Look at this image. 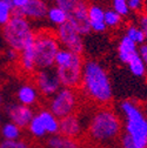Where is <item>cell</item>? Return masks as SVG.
<instances>
[{"label":"cell","mask_w":147,"mask_h":148,"mask_svg":"<svg viewBox=\"0 0 147 148\" xmlns=\"http://www.w3.org/2000/svg\"><path fill=\"white\" fill-rule=\"evenodd\" d=\"M84 62L85 61L82 59V55L73 53V57L68 64L61 67H56V73L61 87L72 89H77L80 87Z\"/></svg>","instance_id":"cell-7"},{"label":"cell","mask_w":147,"mask_h":148,"mask_svg":"<svg viewBox=\"0 0 147 148\" xmlns=\"http://www.w3.org/2000/svg\"><path fill=\"white\" fill-rule=\"evenodd\" d=\"M78 105H79V97L77 93V89L61 87L49 99L47 109L60 120L65 116L76 114Z\"/></svg>","instance_id":"cell-6"},{"label":"cell","mask_w":147,"mask_h":148,"mask_svg":"<svg viewBox=\"0 0 147 148\" xmlns=\"http://www.w3.org/2000/svg\"><path fill=\"white\" fill-rule=\"evenodd\" d=\"M80 87L84 95L100 107H106L113 99L111 80L106 69L98 61L84 62Z\"/></svg>","instance_id":"cell-1"},{"label":"cell","mask_w":147,"mask_h":148,"mask_svg":"<svg viewBox=\"0 0 147 148\" xmlns=\"http://www.w3.org/2000/svg\"><path fill=\"white\" fill-rule=\"evenodd\" d=\"M127 65H128V69L131 71V73L138 78H142L146 74V64L139 57V54H135L134 57L127 62Z\"/></svg>","instance_id":"cell-23"},{"label":"cell","mask_w":147,"mask_h":148,"mask_svg":"<svg viewBox=\"0 0 147 148\" xmlns=\"http://www.w3.org/2000/svg\"><path fill=\"white\" fill-rule=\"evenodd\" d=\"M47 148H82V146L78 139H71L57 134L47 139Z\"/></svg>","instance_id":"cell-19"},{"label":"cell","mask_w":147,"mask_h":148,"mask_svg":"<svg viewBox=\"0 0 147 148\" xmlns=\"http://www.w3.org/2000/svg\"><path fill=\"white\" fill-rule=\"evenodd\" d=\"M16 99L18 103L33 107L39 100V92L33 84H24L16 92Z\"/></svg>","instance_id":"cell-15"},{"label":"cell","mask_w":147,"mask_h":148,"mask_svg":"<svg viewBox=\"0 0 147 148\" xmlns=\"http://www.w3.org/2000/svg\"><path fill=\"white\" fill-rule=\"evenodd\" d=\"M56 35L59 44H61L65 47V49L74 54L82 55L84 40L81 38V35L77 32V29L72 26L69 21L65 23L61 26H58L56 31Z\"/></svg>","instance_id":"cell-8"},{"label":"cell","mask_w":147,"mask_h":148,"mask_svg":"<svg viewBox=\"0 0 147 148\" xmlns=\"http://www.w3.org/2000/svg\"><path fill=\"white\" fill-rule=\"evenodd\" d=\"M138 54H139V57L142 59V61L147 65V44H142L138 47Z\"/></svg>","instance_id":"cell-33"},{"label":"cell","mask_w":147,"mask_h":148,"mask_svg":"<svg viewBox=\"0 0 147 148\" xmlns=\"http://www.w3.org/2000/svg\"><path fill=\"white\" fill-rule=\"evenodd\" d=\"M1 103H3V98H1V95H0V106H1Z\"/></svg>","instance_id":"cell-37"},{"label":"cell","mask_w":147,"mask_h":148,"mask_svg":"<svg viewBox=\"0 0 147 148\" xmlns=\"http://www.w3.org/2000/svg\"><path fill=\"white\" fill-rule=\"evenodd\" d=\"M135 54H138V45H135L131 39L124 35L118 45V57L122 64H127Z\"/></svg>","instance_id":"cell-18"},{"label":"cell","mask_w":147,"mask_h":148,"mask_svg":"<svg viewBox=\"0 0 147 148\" xmlns=\"http://www.w3.org/2000/svg\"><path fill=\"white\" fill-rule=\"evenodd\" d=\"M0 148H32L31 143L24 139L15 140V141H0Z\"/></svg>","instance_id":"cell-28"},{"label":"cell","mask_w":147,"mask_h":148,"mask_svg":"<svg viewBox=\"0 0 147 148\" xmlns=\"http://www.w3.org/2000/svg\"><path fill=\"white\" fill-rule=\"evenodd\" d=\"M0 135L5 141H15L23 139V129L15 123L7 121L0 126Z\"/></svg>","instance_id":"cell-20"},{"label":"cell","mask_w":147,"mask_h":148,"mask_svg":"<svg viewBox=\"0 0 147 148\" xmlns=\"http://www.w3.org/2000/svg\"><path fill=\"white\" fill-rule=\"evenodd\" d=\"M68 21L82 36L91 32L88 23V4L86 0H79L77 7L68 14Z\"/></svg>","instance_id":"cell-11"},{"label":"cell","mask_w":147,"mask_h":148,"mask_svg":"<svg viewBox=\"0 0 147 148\" xmlns=\"http://www.w3.org/2000/svg\"><path fill=\"white\" fill-rule=\"evenodd\" d=\"M45 3H47V1H54V0H44Z\"/></svg>","instance_id":"cell-38"},{"label":"cell","mask_w":147,"mask_h":148,"mask_svg":"<svg viewBox=\"0 0 147 148\" xmlns=\"http://www.w3.org/2000/svg\"><path fill=\"white\" fill-rule=\"evenodd\" d=\"M5 112L8 120L15 123L21 129L27 128L30 122L32 121L35 112L32 107H27L20 103H10L5 107Z\"/></svg>","instance_id":"cell-10"},{"label":"cell","mask_w":147,"mask_h":148,"mask_svg":"<svg viewBox=\"0 0 147 148\" xmlns=\"http://www.w3.org/2000/svg\"><path fill=\"white\" fill-rule=\"evenodd\" d=\"M13 5L11 0H0V26H5L12 18Z\"/></svg>","instance_id":"cell-24"},{"label":"cell","mask_w":147,"mask_h":148,"mask_svg":"<svg viewBox=\"0 0 147 148\" xmlns=\"http://www.w3.org/2000/svg\"><path fill=\"white\" fill-rule=\"evenodd\" d=\"M104 20L106 24V27L109 28H115L118 27L121 21H122V16L120 14H118L115 11L113 10H107L105 11V15H104Z\"/></svg>","instance_id":"cell-26"},{"label":"cell","mask_w":147,"mask_h":148,"mask_svg":"<svg viewBox=\"0 0 147 148\" xmlns=\"http://www.w3.org/2000/svg\"><path fill=\"white\" fill-rule=\"evenodd\" d=\"M139 27L142 31L145 38L147 40V13H141L139 16Z\"/></svg>","instance_id":"cell-32"},{"label":"cell","mask_w":147,"mask_h":148,"mask_svg":"<svg viewBox=\"0 0 147 148\" xmlns=\"http://www.w3.org/2000/svg\"><path fill=\"white\" fill-rule=\"evenodd\" d=\"M3 36L10 48L20 52L26 42L34 36V32L27 19L23 16H13L3 26Z\"/></svg>","instance_id":"cell-5"},{"label":"cell","mask_w":147,"mask_h":148,"mask_svg":"<svg viewBox=\"0 0 147 148\" xmlns=\"http://www.w3.org/2000/svg\"><path fill=\"white\" fill-rule=\"evenodd\" d=\"M35 115L41 121L48 136L59 134V119L53 115L47 108H41L35 113Z\"/></svg>","instance_id":"cell-17"},{"label":"cell","mask_w":147,"mask_h":148,"mask_svg":"<svg viewBox=\"0 0 147 148\" xmlns=\"http://www.w3.org/2000/svg\"><path fill=\"white\" fill-rule=\"evenodd\" d=\"M60 44L57 39L56 31L41 29L34 32V52H35V66L38 69H48L54 66V59Z\"/></svg>","instance_id":"cell-4"},{"label":"cell","mask_w":147,"mask_h":148,"mask_svg":"<svg viewBox=\"0 0 147 148\" xmlns=\"http://www.w3.org/2000/svg\"><path fill=\"white\" fill-rule=\"evenodd\" d=\"M120 110L124 115L122 128L131 138L134 148H147V116L142 109L134 101L124 100Z\"/></svg>","instance_id":"cell-3"},{"label":"cell","mask_w":147,"mask_h":148,"mask_svg":"<svg viewBox=\"0 0 147 148\" xmlns=\"http://www.w3.org/2000/svg\"><path fill=\"white\" fill-rule=\"evenodd\" d=\"M144 1H145V0H127L130 11L141 12V10L144 7Z\"/></svg>","instance_id":"cell-31"},{"label":"cell","mask_w":147,"mask_h":148,"mask_svg":"<svg viewBox=\"0 0 147 148\" xmlns=\"http://www.w3.org/2000/svg\"><path fill=\"white\" fill-rule=\"evenodd\" d=\"M12 5H13V10H21L24 8L30 0H11Z\"/></svg>","instance_id":"cell-35"},{"label":"cell","mask_w":147,"mask_h":148,"mask_svg":"<svg viewBox=\"0 0 147 148\" xmlns=\"http://www.w3.org/2000/svg\"><path fill=\"white\" fill-rule=\"evenodd\" d=\"M112 5H113V11H115L118 14L121 16H126L130 14V7H128L127 0H112Z\"/></svg>","instance_id":"cell-29"},{"label":"cell","mask_w":147,"mask_h":148,"mask_svg":"<svg viewBox=\"0 0 147 148\" xmlns=\"http://www.w3.org/2000/svg\"><path fill=\"white\" fill-rule=\"evenodd\" d=\"M3 125V121H1V113H0V126Z\"/></svg>","instance_id":"cell-36"},{"label":"cell","mask_w":147,"mask_h":148,"mask_svg":"<svg viewBox=\"0 0 147 148\" xmlns=\"http://www.w3.org/2000/svg\"><path fill=\"white\" fill-rule=\"evenodd\" d=\"M122 133V121L119 115L109 107H100L92 114L87 134L97 143H107L118 139Z\"/></svg>","instance_id":"cell-2"},{"label":"cell","mask_w":147,"mask_h":148,"mask_svg":"<svg viewBox=\"0 0 147 148\" xmlns=\"http://www.w3.org/2000/svg\"><path fill=\"white\" fill-rule=\"evenodd\" d=\"M34 86L46 98H52L61 88L56 71H52L51 68L35 71Z\"/></svg>","instance_id":"cell-9"},{"label":"cell","mask_w":147,"mask_h":148,"mask_svg":"<svg viewBox=\"0 0 147 148\" xmlns=\"http://www.w3.org/2000/svg\"><path fill=\"white\" fill-rule=\"evenodd\" d=\"M82 133V123L77 114H72L59 120V134L71 139H78Z\"/></svg>","instance_id":"cell-12"},{"label":"cell","mask_w":147,"mask_h":148,"mask_svg":"<svg viewBox=\"0 0 147 148\" xmlns=\"http://www.w3.org/2000/svg\"><path fill=\"white\" fill-rule=\"evenodd\" d=\"M27 131H28V134L32 138L36 139V140H41V139L48 136L46 131H45V128H44V126H43V123H41V121L39 120V118L36 116L35 114H34L32 121L30 122V125L27 126Z\"/></svg>","instance_id":"cell-22"},{"label":"cell","mask_w":147,"mask_h":148,"mask_svg":"<svg viewBox=\"0 0 147 148\" xmlns=\"http://www.w3.org/2000/svg\"><path fill=\"white\" fill-rule=\"evenodd\" d=\"M19 65L23 72L33 74L36 71L35 66V52H34V36L30 39L24 48L19 52Z\"/></svg>","instance_id":"cell-13"},{"label":"cell","mask_w":147,"mask_h":148,"mask_svg":"<svg viewBox=\"0 0 147 148\" xmlns=\"http://www.w3.org/2000/svg\"><path fill=\"white\" fill-rule=\"evenodd\" d=\"M125 35L127 36L128 39H131L135 45H142L146 41V38L142 33V31L140 29L139 26L135 25H130L126 28V33Z\"/></svg>","instance_id":"cell-25"},{"label":"cell","mask_w":147,"mask_h":148,"mask_svg":"<svg viewBox=\"0 0 147 148\" xmlns=\"http://www.w3.org/2000/svg\"><path fill=\"white\" fill-rule=\"evenodd\" d=\"M20 11L23 16L27 20H40L47 15L48 6L44 0H30L28 4Z\"/></svg>","instance_id":"cell-14"},{"label":"cell","mask_w":147,"mask_h":148,"mask_svg":"<svg viewBox=\"0 0 147 148\" xmlns=\"http://www.w3.org/2000/svg\"><path fill=\"white\" fill-rule=\"evenodd\" d=\"M6 58L10 61H18L19 60V52L15 49H12V48H8L6 51Z\"/></svg>","instance_id":"cell-34"},{"label":"cell","mask_w":147,"mask_h":148,"mask_svg":"<svg viewBox=\"0 0 147 148\" xmlns=\"http://www.w3.org/2000/svg\"><path fill=\"white\" fill-rule=\"evenodd\" d=\"M73 57V53L65 49V48H60L56 55V59H54V65H56V67H61L66 64H68L71 61Z\"/></svg>","instance_id":"cell-27"},{"label":"cell","mask_w":147,"mask_h":148,"mask_svg":"<svg viewBox=\"0 0 147 148\" xmlns=\"http://www.w3.org/2000/svg\"><path fill=\"white\" fill-rule=\"evenodd\" d=\"M46 18L52 24L57 25V26H61L68 21V14L64 10H61L60 7H58L56 5L48 7Z\"/></svg>","instance_id":"cell-21"},{"label":"cell","mask_w":147,"mask_h":148,"mask_svg":"<svg viewBox=\"0 0 147 148\" xmlns=\"http://www.w3.org/2000/svg\"><path fill=\"white\" fill-rule=\"evenodd\" d=\"M105 10L98 5H89L88 6V23L91 27V32L102 33L106 31V24L104 20Z\"/></svg>","instance_id":"cell-16"},{"label":"cell","mask_w":147,"mask_h":148,"mask_svg":"<svg viewBox=\"0 0 147 148\" xmlns=\"http://www.w3.org/2000/svg\"><path fill=\"white\" fill-rule=\"evenodd\" d=\"M56 6L60 7L61 10H64L67 14H69L71 12H73L79 3V0H54Z\"/></svg>","instance_id":"cell-30"}]
</instances>
